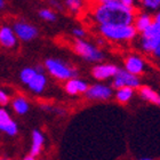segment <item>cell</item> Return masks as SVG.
Segmentation results:
<instances>
[{"mask_svg":"<svg viewBox=\"0 0 160 160\" xmlns=\"http://www.w3.org/2000/svg\"><path fill=\"white\" fill-rule=\"evenodd\" d=\"M156 22H157V23H160V13H158V15L156 16Z\"/></svg>","mask_w":160,"mask_h":160,"instance_id":"cell-29","label":"cell"},{"mask_svg":"<svg viewBox=\"0 0 160 160\" xmlns=\"http://www.w3.org/2000/svg\"><path fill=\"white\" fill-rule=\"evenodd\" d=\"M9 101H10L9 95H8L3 89L0 88V105H1V108L7 105V104L9 103Z\"/></svg>","mask_w":160,"mask_h":160,"instance_id":"cell-24","label":"cell"},{"mask_svg":"<svg viewBox=\"0 0 160 160\" xmlns=\"http://www.w3.org/2000/svg\"><path fill=\"white\" fill-rule=\"evenodd\" d=\"M134 8L127 7L122 0H103L94 10V17L101 25H130Z\"/></svg>","mask_w":160,"mask_h":160,"instance_id":"cell-1","label":"cell"},{"mask_svg":"<svg viewBox=\"0 0 160 160\" xmlns=\"http://www.w3.org/2000/svg\"><path fill=\"white\" fill-rule=\"evenodd\" d=\"M45 68L54 78L60 80H69L77 77V71L69 67L58 58H48L45 62Z\"/></svg>","mask_w":160,"mask_h":160,"instance_id":"cell-2","label":"cell"},{"mask_svg":"<svg viewBox=\"0 0 160 160\" xmlns=\"http://www.w3.org/2000/svg\"><path fill=\"white\" fill-rule=\"evenodd\" d=\"M39 16L42 18V20L47 21V22H54L56 20V14L54 13L53 10L49 9V8H42L38 12Z\"/></svg>","mask_w":160,"mask_h":160,"instance_id":"cell-22","label":"cell"},{"mask_svg":"<svg viewBox=\"0 0 160 160\" xmlns=\"http://www.w3.org/2000/svg\"><path fill=\"white\" fill-rule=\"evenodd\" d=\"M117 100L121 103H126L130 100V97L133 96V89L129 88V87H123V88H120L117 92Z\"/></svg>","mask_w":160,"mask_h":160,"instance_id":"cell-21","label":"cell"},{"mask_svg":"<svg viewBox=\"0 0 160 160\" xmlns=\"http://www.w3.org/2000/svg\"><path fill=\"white\" fill-rule=\"evenodd\" d=\"M0 160H9V159H0Z\"/></svg>","mask_w":160,"mask_h":160,"instance_id":"cell-31","label":"cell"},{"mask_svg":"<svg viewBox=\"0 0 160 160\" xmlns=\"http://www.w3.org/2000/svg\"><path fill=\"white\" fill-rule=\"evenodd\" d=\"M74 52L89 62H98L103 60V54L100 49H97L96 47L93 46L92 43L86 42L81 39H77L74 41Z\"/></svg>","mask_w":160,"mask_h":160,"instance_id":"cell-4","label":"cell"},{"mask_svg":"<svg viewBox=\"0 0 160 160\" xmlns=\"http://www.w3.org/2000/svg\"><path fill=\"white\" fill-rule=\"evenodd\" d=\"M65 5L72 12H78L81 7V1H79V0H68V1H65Z\"/></svg>","mask_w":160,"mask_h":160,"instance_id":"cell-23","label":"cell"},{"mask_svg":"<svg viewBox=\"0 0 160 160\" xmlns=\"http://www.w3.org/2000/svg\"><path fill=\"white\" fill-rule=\"evenodd\" d=\"M88 89V85L85 81L76 78L69 79L65 83V90L69 95H77L80 93H86Z\"/></svg>","mask_w":160,"mask_h":160,"instance_id":"cell-12","label":"cell"},{"mask_svg":"<svg viewBox=\"0 0 160 160\" xmlns=\"http://www.w3.org/2000/svg\"><path fill=\"white\" fill-rule=\"evenodd\" d=\"M17 38L14 33L13 29L8 25L0 27V47L13 49L17 46Z\"/></svg>","mask_w":160,"mask_h":160,"instance_id":"cell-8","label":"cell"},{"mask_svg":"<svg viewBox=\"0 0 160 160\" xmlns=\"http://www.w3.org/2000/svg\"><path fill=\"white\" fill-rule=\"evenodd\" d=\"M31 140H32V143H31L30 156L36 158L37 156H39L41 150H42L43 143H45V136L40 130L34 129L32 132V135H31Z\"/></svg>","mask_w":160,"mask_h":160,"instance_id":"cell-11","label":"cell"},{"mask_svg":"<svg viewBox=\"0 0 160 160\" xmlns=\"http://www.w3.org/2000/svg\"><path fill=\"white\" fill-rule=\"evenodd\" d=\"M140 86V79L137 76L128 73L126 70H121L119 69L117 74L114 76L113 80V87L120 89L123 87H129V88H136Z\"/></svg>","mask_w":160,"mask_h":160,"instance_id":"cell-6","label":"cell"},{"mask_svg":"<svg viewBox=\"0 0 160 160\" xmlns=\"http://www.w3.org/2000/svg\"><path fill=\"white\" fill-rule=\"evenodd\" d=\"M151 23H152V20H151L150 15L143 14V15H141V16L136 20V30L144 32L148 28L150 27Z\"/></svg>","mask_w":160,"mask_h":160,"instance_id":"cell-18","label":"cell"},{"mask_svg":"<svg viewBox=\"0 0 160 160\" xmlns=\"http://www.w3.org/2000/svg\"><path fill=\"white\" fill-rule=\"evenodd\" d=\"M153 53H154V55H156V56L160 57V42H159V45H158V47L156 48V50H154Z\"/></svg>","mask_w":160,"mask_h":160,"instance_id":"cell-27","label":"cell"},{"mask_svg":"<svg viewBox=\"0 0 160 160\" xmlns=\"http://www.w3.org/2000/svg\"><path fill=\"white\" fill-rule=\"evenodd\" d=\"M22 160H36V158L32 157V156H30V154H28V156H25Z\"/></svg>","mask_w":160,"mask_h":160,"instance_id":"cell-28","label":"cell"},{"mask_svg":"<svg viewBox=\"0 0 160 160\" xmlns=\"http://www.w3.org/2000/svg\"><path fill=\"white\" fill-rule=\"evenodd\" d=\"M100 31L104 37L113 40H128L136 34L135 28L132 25H101Z\"/></svg>","mask_w":160,"mask_h":160,"instance_id":"cell-3","label":"cell"},{"mask_svg":"<svg viewBox=\"0 0 160 160\" xmlns=\"http://www.w3.org/2000/svg\"><path fill=\"white\" fill-rule=\"evenodd\" d=\"M160 42V37L157 38H142V47L145 52L153 53Z\"/></svg>","mask_w":160,"mask_h":160,"instance_id":"cell-17","label":"cell"},{"mask_svg":"<svg viewBox=\"0 0 160 160\" xmlns=\"http://www.w3.org/2000/svg\"><path fill=\"white\" fill-rule=\"evenodd\" d=\"M112 95V89L105 85H93L88 87L86 92V96L90 100H108Z\"/></svg>","mask_w":160,"mask_h":160,"instance_id":"cell-9","label":"cell"},{"mask_svg":"<svg viewBox=\"0 0 160 160\" xmlns=\"http://www.w3.org/2000/svg\"><path fill=\"white\" fill-rule=\"evenodd\" d=\"M144 6L149 7L151 9H157L160 7V0H144Z\"/></svg>","mask_w":160,"mask_h":160,"instance_id":"cell-25","label":"cell"},{"mask_svg":"<svg viewBox=\"0 0 160 160\" xmlns=\"http://www.w3.org/2000/svg\"><path fill=\"white\" fill-rule=\"evenodd\" d=\"M12 107H13V110L16 112L17 114H21L23 116L29 111L30 109V104L28 102V100L23 96H16L12 102Z\"/></svg>","mask_w":160,"mask_h":160,"instance_id":"cell-15","label":"cell"},{"mask_svg":"<svg viewBox=\"0 0 160 160\" xmlns=\"http://www.w3.org/2000/svg\"><path fill=\"white\" fill-rule=\"evenodd\" d=\"M37 73H38V72L36 71V69H34V68H24L23 70L21 71L20 79L23 83L28 85L31 80L36 77V74H37Z\"/></svg>","mask_w":160,"mask_h":160,"instance_id":"cell-19","label":"cell"},{"mask_svg":"<svg viewBox=\"0 0 160 160\" xmlns=\"http://www.w3.org/2000/svg\"><path fill=\"white\" fill-rule=\"evenodd\" d=\"M0 130L8 136H15L18 133L17 123L12 119L5 108H0Z\"/></svg>","mask_w":160,"mask_h":160,"instance_id":"cell-7","label":"cell"},{"mask_svg":"<svg viewBox=\"0 0 160 160\" xmlns=\"http://www.w3.org/2000/svg\"><path fill=\"white\" fill-rule=\"evenodd\" d=\"M125 67H126V71L128 73L137 76L143 71L144 62L138 56H129L125 62Z\"/></svg>","mask_w":160,"mask_h":160,"instance_id":"cell-13","label":"cell"},{"mask_svg":"<svg viewBox=\"0 0 160 160\" xmlns=\"http://www.w3.org/2000/svg\"><path fill=\"white\" fill-rule=\"evenodd\" d=\"M141 160H152V159H148V158H145V159H141Z\"/></svg>","mask_w":160,"mask_h":160,"instance_id":"cell-30","label":"cell"},{"mask_svg":"<svg viewBox=\"0 0 160 160\" xmlns=\"http://www.w3.org/2000/svg\"><path fill=\"white\" fill-rule=\"evenodd\" d=\"M160 37V23L152 22L151 25L143 32L142 38H157Z\"/></svg>","mask_w":160,"mask_h":160,"instance_id":"cell-20","label":"cell"},{"mask_svg":"<svg viewBox=\"0 0 160 160\" xmlns=\"http://www.w3.org/2000/svg\"><path fill=\"white\" fill-rule=\"evenodd\" d=\"M13 31L17 40L28 42L37 38L38 36V29L34 27L33 24H30L25 22V21H16L13 24Z\"/></svg>","mask_w":160,"mask_h":160,"instance_id":"cell-5","label":"cell"},{"mask_svg":"<svg viewBox=\"0 0 160 160\" xmlns=\"http://www.w3.org/2000/svg\"><path fill=\"white\" fill-rule=\"evenodd\" d=\"M73 34L78 38V39H81L82 37H85L86 32H85V30H83V29H80V28H76V29H73Z\"/></svg>","mask_w":160,"mask_h":160,"instance_id":"cell-26","label":"cell"},{"mask_svg":"<svg viewBox=\"0 0 160 160\" xmlns=\"http://www.w3.org/2000/svg\"><path fill=\"white\" fill-rule=\"evenodd\" d=\"M119 68L116 65H111V64H100L94 67L93 69V76L98 80L108 79V78L114 77L117 74Z\"/></svg>","mask_w":160,"mask_h":160,"instance_id":"cell-10","label":"cell"},{"mask_svg":"<svg viewBox=\"0 0 160 160\" xmlns=\"http://www.w3.org/2000/svg\"><path fill=\"white\" fill-rule=\"evenodd\" d=\"M140 93H141V96L143 97L144 100H147V101H149V102H152V103H156V104H158V105H160V96L154 92V90L151 89V88L144 86L141 88Z\"/></svg>","mask_w":160,"mask_h":160,"instance_id":"cell-16","label":"cell"},{"mask_svg":"<svg viewBox=\"0 0 160 160\" xmlns=\"http://www.w3.org/2000/svg\"><path fill=\"white\" fill-rule=\"evenodd\" d=\"M47 86V78L43 73H37L36 77L28 83V87L31 92L36 94H41Z\"/></svg>","mask_w":160,"mask_h":160,"instance_id":"cell-14","label":"cell"}]
</instances>
